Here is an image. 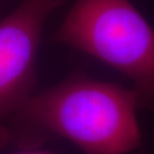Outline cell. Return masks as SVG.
Instances as JSON below:
<instances>
[{
    "label": "cell",
    "instance_id": "1",
    "mask_svg": "<svg viewBox=\"0 0 154 154\" xmlns=\"http://www.w3.org/2000/svg\"><path fill=\"white\" fill-rule=\"evenodd\" d=\"M134 89L74 73L34 93L7 123L8 144L39 149L49 138L86 154H128L142 142Z\"/></svg>",
    "mask_w": 154,
    "mask_h": 154
},
{
    "label": "cell",
    "instance_id": "2",
    "mask_svg": "<svg viewBox=\"0 0 154 154\" xmlns=\"http://www.w3.org/2000/svg\"><path fill=\"white\" fill-rule=\"evenodd\" d=\"M51 41L122 73L134 85L139 107L154 113V29L130 0H77Z\"/></svg>",
    "mask_w": 154,
    "mask_h": 154
},
{
    "label": "cell",
    "instance_id": "3",
    "mask_svg": "<svg viewBox=\"0 0 154 154\" xmlns=\"http://www.w3.org/2000/svg\"><path fill=\"white\" fill-rule=\"evenodd\" d=\"M63 0H22L0 21V149L7 123L35 93L37 56L46 21Z\"/></svg>",
    "mask_w": 154,
    "mask_h": 154
},
{
    "label": "cell",
    "instance_id": "4",
    "mask_svg": "<svg viewBox=\"0 0 154 154\" xmlns=\"http://www.w3.org/2000/svg\"><path fill=\"white\" fill-rule=\"evenodd\" d=\"M16 154H53L49 151H44V149H23L22 152Z\"/></svg>",
    "mask_w": 154,
    "mask_h": 154
}]
</instances>
